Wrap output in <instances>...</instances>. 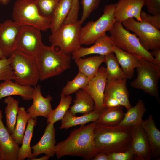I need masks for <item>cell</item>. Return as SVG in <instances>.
<instances>
[{
  "label": "cell",
  "instance_id": "cell-1",
  "mask_svg": "<svg viewBox=\"0 0 160 160\" xmlns=\"http://www.w3.org/2000/svg\"><path fill=\"white\" fill-rule=\"evenodd\" d=\"M96 121L81 126L71 131L65 140L55 145L57 159L65 156H77L84 160H92L99 152L95 144L94 130Z\"/></svg>",
  "mask_w": 160,
  "mask_h": 160
},
{
  "label": "cell",
  "instance_id": "cell-2",
  "mask_svg": "<svg viewBox=\"0 0 160 160\" xmlns=\"http://www.w3.org/2000/svg\"><path fill=\"white\" fill-rule=\"evenodd\" d=\"M133 128L120 125L109 126L96 122L94 130V141L98 151L108 155L128 150Z\"/></svg>",
  "mask_w": 160,
  "mask_h": 160
},
{
  "label": "cell",
  "instance_id": "cell-3",
  "mask_svg": "<svg viewBox=\"0 0 160 160\" xmlns=\"http://www.w3.org/2000/svg\"><path fill=\"white\" fill-rule=\"evenodd\" d=\"M40 80L60 75L70 67L71 56L44 45L36 56Z\"/></svg>",
  "mask_w": 160,
  "mask_h": 160
},
{
  "label": "cell",
  "instance_id": "cell-4",
  "mask_svg": "<svg viewBox=\"0 0 160 160\" xmlns=\"http://www.w3.org/2000/svg\"><path fill=\"white\" fill-rule=\"evenodd\" d=\"M12 20L20 26L28 25L41 31H45L51 27V17L42 15L36 0H17L13 7Z\"/></svg>",
  "mask_w": 160,
  "mask_h": 160
},
{
  "label": "cell",
  "instance_id": "cell-5",
  "mask_svg": "<svg viewBox=\"0 0 160 160\" xmlns=\"http://www.w3.org/2000/svg\"><path fill=\"white\" fill-rule=\"evenodd\" d=\"M10 56V65L15 76L13 80L21 85L35 87L40 80L36 56L17 50Z\"/></svg>",
  "mask_w": 160,
  "mask_h": 160
},
{
  "label": "cell",
  "instance_id": "cell-6",
  "mask_svg": "<svg viewBox=\"0 0 160 160\" xmlns=\"http://www.w3.org/2000/svg\"><path fill=\"white\" fill-rule=\"evenodd\" d=\"M113 45L140 59L153 62L154 57L141 45L138 38L124 28L121 23L116 21L109 31Z\"/></svg>",
  "mask_w": 160,
  "mask_h": 160
},
{
  "label": "cell",
  "instance_id": "cell-7",
  "mask_svg": "<svg viewBox=\"0 0 160 160\" xmlns=\"http://www.w3.org/2000/svg\"><path fill=\"white\" fill-rule=\"evenodd\" d=\"M115 4L105 5L102 16L96 21H90L80 31L81 45H89L94 43L98 38L109 31L116 21L114 16Z\"/></svg>",
  "mask_w": 160,
  "mask_h": 160
},
{
  "label": "cell",
  "instance_id": "cell-8",
  "mask_svg": "<svg viewBox=\"0 0 160 160\" xmlns=\"http://www.w3.org/2000/svg\"><path fill=\"white\" fill-rule=\"evenodd\" d=\"M140 63L139 66L136 68L137 76L131 82L130 85L154 97L160 103L158 84L160 66L144 59H140Z\"/></svg>",
  "mask_w": 160,
  "mask_h": 160
},
{
  "label": "cell",
  "instance_id": "cell-9",
  "mask_svg": "<svg viewBox=\"0 0 160 160\" xmlns=\"http://www.w3.org/2000/svg\"><path fill=\"white\" fill-rule=\"evenodd\" d=\"M81 25L79 20L62 25L49 36L51 46L56 49L58 48L65 54L71 55L81 45L80 38Z\"/></svg>",
  "mask_w": 160,
  "mask_h": 160
},
{
  "label": "cell",
  "instance_id": "cell-10",
  "mask_svg": "<svg viewBox=\"0 0 160 160\" xmlns=\"http://www.w3.org/2000/svg\"><path fill=\"white\" fill-rule=\"evenodd\" d=\"M126 29L133 32L146 50L160 48V30L143 21L129 18L121 23Z\"/></svg>",
  "mask_w": 160,
  "mask_h": 160
},
{
  "label": "cell",
  "instance_id": "cell-11",
  "mask_svg": "<svg viewBox=\"0 0 160 160\" xmlns=\"http://www.w3.org/2000/svg\"><path fill=\"white\" fill-rule=\"evenodd\" d=\"M41 31L28 25L21 26L16 43V50L36 56L44 45Z\"/></svg>",
  "mask_w": 160,
  "mask_h": 160
},
{
  "label": "cell",
  "instance_id": "cell-12",
  "mask_svg": "<svg viewBox=\"0 0 160 160\" xmlns=\"http://www.w3.org/2000/svg\"><path fill=\"white\" fill-rule=\"evenodd\" d=\"M107 79L106 68L101 66L86 86L81 89L90 95L94 102L95 110L100 113L104 109L103 101Z\"/></svg>",
  "mask_w": 160,
  "mask_h": 160
},
{
  "label": "cell",
  "instance_id": "cell-13",
  "mask_svg": "<svg viewBox=\"0 0 160 160\" xmlns=\"http://www.w3.org/2000/svg\"><path fill=\"white\" fill-rule=\"evenodd\" d=\"M21 26L11 20L0 23V49L6 57H9L16 50V39Z\"/></svg>",
  "mask_w": 160,
  "mask_h": 160
},
{
  "label": "cell",
  "instance_id": "cell-14",
  "mask_svg": "<svg viewBox=\"0 0 160 160\" xmlns=\"http://www.w3.org/2000/svg\"><path fill=\"white\" fill-rule=\"evenodd\" d=\"M128 150L134 155L135 160L151 159L150 146L146 133L141 124L134 127Z\"/></svg>",
  "mask_w": 160,
  "mask_h": 160
},
{
  "label": "cell",
  "instance_id": "cell-15",
  "mask_svg": "<svg viewBox=\"0 0 160 160\" xmlns=\"http://www.w3.org/2000/svg\"><path fill=\"white\" fill-rule=\"evenodd\" d=\"M126 79H107L103 99H110L116 100L127 110L132 106L129 100Z\"/></svg>",
  "mask_w": 160,
  "mask_h": 160
},
{
  "label": "cell",
  "instance_id": "cell-16",
  "mask_svg": "<svg viewBox=\"0 0 160 160\" xmlns=\"http://www.w3.org/2000/svg\"><path fill=\"white\" fill-rule=\"evenodd\" d=\"M116 4L114 16L116 21L122 23L132 17L142 21L140 13L145 5L144 0H119Z\"/></svg>",
  "mask_w": 160,
  "mask_h": 160
},
{
  "label": "cell",
  "instance_id": "cell-17",
  "mask_svg": "<svg viewBox=\"0 0 160 160\" xmlns=\"http://www.w3.org/2000/svg\"><path fill=\"white\" fill-rule=\"evenodd\" d=\"M3 117L2 111L0 109V149L2 160H17L20 147L4 126Z\"/></svg>",
  "mask_w": 160,
  "mask_h": 160
},
{
  "label": "cell",
  "instance_id": "cell-18",
  "mask_svg": "<svg viewBox=\"0 0 160 160\" xmlns=\"http://www.w3.org/2000/svg\"><path fill=\"white\" fill-rule=\"evenodd\" d=\"M54 124L51 123L48 124L39 141L36 145L31 147L32 150V160L42 153L50 157H53L55 154L56 132Z\"/></svg>",
  "mask_w": 160,
  "mask_h": 160
},
{
  "label": "cell",
  "instance_id": "cell-19",
  "mask_svg": "<svg viewBox=\"0 0 160 160\" xmlns=\"http://www.w3.org/2000/svg\"><path fill=\"white\" fill-rule=\"evenodd\" d=\"M94 44L89 47L81 46L71 55L72 59L75 60L91 54L105 55L113 52L114 45L110 36L105 33L97 39Z\"/></svg>",
  "mask_w": 160,
  "mask_h": 160
},
{
  "label": "cell",
  "instance_id": "cell-20",
  "mask_svg": "<svg viewBox=\"0 0 160 160\" xmlns=\"http://www.w3.org/2000/svg\"><path fill=\"white\" fill-rule=\"evenodd\" d=\"M32 99L33 104L26 111L30 118L39 116L47 118L52 110L51 102L52 97L49 94L47 97H44L41 93V86L37 85L34 87Z\"/></svg>",
  "mask_w": 160,
  "mask_h": 160
},
{
  "label": "cell",
  "instance_id": "cell-21",
  "mask_svg": "<svg viewBox=\"0 0 160 160\" xmlns=\"http://www.w3.org/2000/svg\"><path fill=\"white\" fill-rule=\"evenodd\" d=\"M141 125L145 130L150 146L151 159H160V131L157 128L152 115L147 119L142 120Z\"/></svg>",
  "mask_w": 160,
  "mask_h": 160
},
{
  "label": "cell",
  "instance_id": "cell-22",
  "mask_svg": "<svg viewBox=\"0 0 160 160\" xmlns=\"http://www.w3.org/2000/svg\"><path fill=\"white\" fill-rule=\"evenodd\" d=\"M12 80H7L0 83V100L12 95L19 96L25 100H32L34 87L21 85Z\"/></svg>",
  "mask_w": 160,
  "mask_h": 160
},
{
  "label": "cell",
  "instance_id": "cell-23",
  "mask_svg": "<svg viewBox=\"0 0 160 160\" xmlns=\"http://www.w3.org/2000/svg\"><path fill=\"white\" fill-rule=\"evenodd\" d=\"M113 52L127 78L132 79L134 76V69L140 65V59L114 46Z\"/></svg>",
  "mask_w": 160,
  "mask_h": 160
},
{
  "label": "cell",
  "instance_id": "cell-24",
  "mask_svg": "<svg viewBox=\"0 0 160 160\" xmlns=\"http://www.w3.org/2000/svg\"><path fill=\"white\" fill-rule=\"evenodd\" d=\"M104 55H99L74 60L79 72L89 79L95 75L100 65L104 62Z\"/></svg>",
  "mask_w": 160,
  "mask_h": 160
},
{
  "label": "cell",
  "instance_id": "cell-25",
  "mask_svg": "<svg viewBox=\"0 0 160 160\" xmlns=\"http://www.w3.org/2000/svg\"><path fill=\"white\" fill-rule=\"evenodd\" d=\"M100 114L94 110L88 114L78 116L73 115L69 110H68L61 120L59 129H67L79 125L82 126L90 122L96 121L99 118Z\"/></svg>",
  "mask_w": 160,
  "mask_h": 160
},
{
  "label": "cell",
  "instance_id": "cell-26",
  "mask_svg": "<svg viewBox=\"0 0 160 160\" xmlns=\"http://www.w3.org/2000/svg\"><path fill=\"white\" fill-rule=\"evenodd\" d=\"M73 102V104L69 110L73 115L78 113L87 114L95 110V103L92 97L82 89H80L76 92Z\"/></svg>",
  "mask_w": 160,
  "mask_h": 160
},
{
  "label": "cell",
  "instance_id": "cell-27",
  "mask_svg": "<svg viewBox=\"0 0 160 160\" xmlns=\"http://www.w3.org/2000/svg\"><path fill=\"white\" fill-rule=\"evenodd\" d=\"M147 111L144 102L139 99L135 106L127 110L118 125L134 127L141 124L142 117Z\"/></svg>",
  "mask_w": 160,
  "mask_h": 160
},
{
  "label": "cell",
  "instance_id": "cell-28",
  "mask_svg": "<svg viewBox=\"0 0 160 160\" xmlns=\"http://www.w3.org/2000/svg\"><path fill=\"white\" fill-rule=\"evenodd\" d=\"M37 118H30L28 120L23 137L22 145L19 151L17 160H23L26 158L32 160V153L31 141L33 137L34 127L37 125Z\"/></svg>",
  "mask_w": 160,
  "mask_h": 160
},
{
  "label": "cell",
  "instance_id": "cell-29",
  "mask_svg": "<svg viewBox=\"0 0 160 160\" xmlns=\"http://www.w3.org/2000/svg\"><path fill=\"white\" fill-rule=\"evenodd\" d=\"M72 0H59L52 16L50 29L52 33L56 31L62 25L70 10Z\"/></svg>",
  "mask_w": 160,
  "mask_h": 160
},
{
  "label": "cell",
  "instance_id": "cell-30",
  "mask_svg": "<svg viewBox=\"0 0 160 160\" xmlns=\"http://www.w3.org/2000/svg\"><path fill=\"white\" fill-rule=\"evenodd\" d=\"M123 107L120 105L104 108L96 122L109 126L118 125L124 116Z\"/></svg>",
  "mask_w": 160,
  "mask_h": 160
},
{
  "label": "cell",
  "instance_id": "cell-31",
  "mask_svg": "<svg viewBox=\"0 0 160 160\" xmlns=\"http://www.w3.org/2000/svg\"><path fill=\"white\" fill-rule=\"evenodd\" d=\"M4 102L7 104L5 108L6 127L11 134L14 131L18 111L19 101L11 96L6 97Z\"/></svg>",
  "mask_w": 160,
  "mask_h": 160
},
{
  "label": "cell",
  "instance_id": "cell-32",
  "mask_svg": "<svg viewBox=\"0 0 160 160\" xmlns=\"http://www.w3.org/2000/svg\"><path fill=\"white\" fill-rule=\"evenodd\" d=\"M30 118L24 107H19L15 128L11 134L13 139L18 145L22 144L26 126Z\"/></svg>",
  "mask_w": 160,
  "mask_h": 160
},
{
  "label": "cell",
  "instance_id": "cell-33",
  "mask_svg": "<svg viewBox=\"0 0 160 160\" xmlns=\"http://www.w3.org/2000/svg\"><path fill=\"white\" fill-rule=\"evenodd\" d=\"M106 65L107 79H127L122 69L120 67L117 58L113 52L104 55V61Z\"/></svg>",
  "mask_w": 160,
  "mask_h": 160
},
{
  "label": "cell",
  "instance_id": "cell-34",
  "mask_svg": "<svg viewBox=\"0 0 160 160\" xmlns=\"http://www.w3.org/2000/svg\"><path fill=\"white\" fill-rule=\"evenodd\" d=\"M60 100L57 106L52 110L47 116V124L55 123L61 120L68 109L70 108L72 99L70 95H65L61 93Z\"/></svg>",
  "mask_w": 160,
  "mask_h": 160
},
{
  "label": "cell",
  "instance_id": "cell-35",
  "mask_svg": "<svg viewBox=\"0 0 160 160\" xmlns=\"http://www.w3.org/2000/svg\"><path fill=\"white\" fill-rule=\"evenodd\" d=\"M89 80L86 76L79 72L73 80L67 82L62 89L61 93L68 95L76 92L86 86Z\"/></svg>",
  "mask_w": 160,
  "mask_h": 160
},
{
  "label": "cell",
  "instance_id": "cell-36",
  "mask_svg": "<svg viewBox=\"0 0 160 160\" xmlns=\"http://www.w3.org/2000/svg\"><path fill=\"white\" fill-rule=\"evenodd\" d=\"M11 56L0 59V81L13 80L15 74L11 65Z\"/></svg>",
  "mask_w": 160,
  "mask_h": 160
},
{
  "label": "cell",
  "instance_id": "cell-37",
  "mask_svg": "<svg viewBox=\"0 0 160 160\" xmlns=\"http://www.w3.org/2000/svg\"><path fill=\"white\" fill-rule=\"evenodd\" d=\"M59 0H36L40 13L42 16L52 17Z\"/></svg>",
  "mask_w": 160,
  "mask_h": 160
},
{
  "label": "cell",
  "instance_id": "cell-38",
  "mask_svg": "<svg viewBox=\"0 0 160 160\" xmlns=\"http://www.w3.org/2000/svg\"><path fill=\"white\" fill-rule=\"evenodd\" d=\"M100 0H81L83 10L82 16L80 20L81 25L89 17L92 12L99 7Z\"/></svg>",
  "mask_w": 160,
  "mask_h": 160
},
{
  "label": "cell",
  "instance_id": "cell-39",
  "mask_svg": "<svg viewBox=\"0 0 160 160\" xmlns=\"http://www.w3.org/2000/svg\"><path fill=\"white\" fill-rule=\"evenodd\" d=\"M79 8V0H72L69 12L63 24L74 23L78 20Z\"/></svg>",
  "mask_w": 160,
  "mask_h": 160
},
{
  "label": "cell",
  "instance_id": "cell-40",
  "mask_svg": "<svg viewBox=\"0 0 160 160\" xmlns=\"http://www.w3.org/2000/svg\"><path fill=\"white\" fill-rule=\"evenodd\" d=\"M140 17L142 21L146 22L159 30H160V14L150 15L145 12L141 11Z\"/></svg>",
  "mask_w": 160,
  "mask_h": 160
},
{
  "label": "cell",
  "instance_id": "cell-41",
  "mask_svg": "<svg viewBox=\"0 0 160 160\" xmlns=\"http://www.w3.org/2000/svg\"><path fill=\"white\" fill-rule=\"evenodd\" d=\"M109 160H135L134 155L129 151L111 153L108 155Z\"/></svg>",
  "mask_w": 160,
  "mask_h": 160
},
{
  "label": "cell",
  "instance_id": "cell-42",
  "mask_svg": "<svg viewBox=\"0 0 160 160\" xmlns=\"http://www.w3.org/2000/svg\"><path fill=\"white\" fill-rule=\"evenodd\" d=\"M148 12L152 15L160 14V0H144Z\"/></svg>",
  "mask_w": 160,
  "mask_h": 160
},
{
  "label": "cell",
  "instance_id": "cell-43",
  "mask_svg": "<svg viewBox=\"0 0 160 160\" xmlns=\"http://www.w3.org/2000/svg\"><path fill=\"white\" fill-rule=\"evenodd\" d=\"M151 53L153 56L155 57L152 63L154 64L160 66V48L152 50Z\"/></svg>",
  "mask_w": 160,
  "mask_h": 160
},
{
  "label": "cell",
  "instance_id": "cell-44",
  "mask_svg": "<svg viewBox=\"0 0 160 160\" xmlns=\"http://www.w3.org/2000/svg\"><path fill=\"white\" fill-rule=\"evenodd\" d=\"M92 160H109L108 154L103 152H99L92 159Z\"/></svg>",
  "mask_w": 160,
  "mask_h": 160
},
{
  "label": "cell",
  "instance_id": "cell-45",
  "mask_svg": "<svg viewBox=\"0 0 160 160\" xmlns=\"http://www.w3.org/2000/svg\"><path fill=\"white\" fill-rule=\"evenodd\" d=\"M50 157L47 155H45L44 156H43L39 158H35L33 160H47L49 159Z\"/></svg>",
  "mask_w": 160,
  "mask_h": 160
},
{
  "label": "cell",
  "instance_id": "cell-46",
  "mask_svg": "<svg viewBox=\"0 0 160 160\" xmlns=\"http://www.w3.org/2000/svg\"><path fill=\"white\" fill-rule=\"evenodd\" d=\"M10 0H0V3L3 5H6L8 4Z\"/></svg>",
  "mask_w": 160,
  "mask_h": 160
},
{
  "label": "cell",
  "instance_id": "cell-47",
  "mask_svg": "<svg viewBox=\"0 0 160 160\" xmlns=\"http://www.w3.org/2000/svg\"><path fill=\"white\" fill-rule=\"evenodd\" d=\"M5 57H5L4 54L0 49V59L4 58Z\"/></svg>",
  "mask_w": 160,
  "mask_h": 160
},
{
  "label": "cell",
  "instance_id": "cell-48",
  "mask_svg": "<svg viewBox=\"0 0 160 160\" xmlns=\"http://www.w3.org/2000/svg\"><path fill=\"white\" fill-rule=\"evenodd\" d=\"M2 153L1 152V149H0V160H2Z\"/></svg>",
  "mask_w": 160,
  "mask_h": 160
}]
</instances>
